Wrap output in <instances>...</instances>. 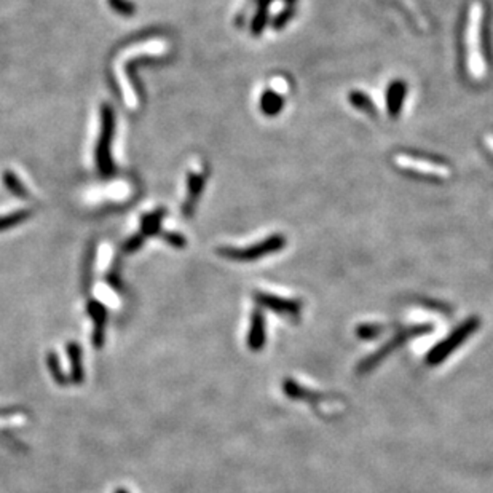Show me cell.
Wrapping results in <instances>:
<instances>
[{"label": "cell", "mask_w": 493, "mask_h": 493, "mask_svg": "<svg viewBox=\"0 0 493 493\" xmlns=\"http://www.w3.org/2000/svg\"><path fill=\"white\" fill-rule=\"evenodd\" d=\"M88 313L93 318L94 322V334H93V344L96 348H101L104 344V327H106V308L103 307V303L91 300L90 305H88Z\"/></svg>", "instance_id": "9c48e42d"}, {"label": "cell", "mask_w": 493, "mask_h": 493, "mask_svg": "<svg viewBox=\"0 0 493 493\" xmlns=\"http://www.w3.org/2000/svg\"><path fill=\"white\" fill-rule=\"evenodd\" d=\"M395 162L400 168L407 169V171H412L416 174L433 176V178H438V179H447L448 176H450V171H448V168L444 166V164L423 160V158H415L410 155H397L395 158Z\"/></svg>", "instance_id": "8992f818"}, {"label": "cell", "mask_w": 493, "mask_h": 493, "mask_svg": "<svg viewBox=\"0 0 493 493\" xmlns=\"http://www.w3.org/2000/svg\"><path fill=\"white\" fill-rule=\"evenodd\" d=\"M264 344H265V318L261 310H256V312L252 313V319H251L248 346L251 350L259 351L262 350Z\"/></svg>", "instance_id": "30bf717a"}, {"label": "cell", "mask_w": 493, "mask_h": 493, "mask_svg": "<svg viewBox=\"0 0 493 493\" xmlns=\"http://www.w3.org/2000/svg\"><path fill=\"white\" fill-rule=\"evenodd\" d=\"M163 214H164L163 210L145 214V216L142 217V222H141V229H142L144 237H154V235H157L158 232H160Z\"/></svg>", "instance_id": "5bb4252c"}, {"label": "cell", "mask_w": 493, "mask_h": 493, "mask_svg": "<svg viewBox=\"0 0 493 493\" xmlns=\"http://www.w3.org/2000/svg\"><path fill=\"white\" fill-rule=\"evenodd\" d=\"M426 332H429V326H415V327L406 329V331H401L395 339H391L388 345H385L382 350H378L377 353H374V355H372L370 358L364 359V361L359 364V372L363 374V372H368L372 368H375V366L380 363V359L387 356L390 351L396 350L397 346H401L404 342H407V340L414 339L416 336H421V334H426Z\"/></svg>", "instance_id": "5b68a950"}, {"label": "cell", "mask_w": 493, "mask_h": 493, "mask_svg": "<svg viewBox=\"0 0 493 493\" xmlns=\"http://www.w3.org/2000/svg\"><path fill=\"white\" fill-rule=\"evenodd\" d=\"M47 363H48L50 372H52V375H53V378L56 380V383L66 385L67 380H66L64 374H62L61 366H60V359H58V356H56V353H50L48 359H47Z\"/></svg>", "instance_id": "ac0fdd59"}, {"label": "cell", "mask_w": 493, "mask_h": 493, "mask_svg": "<svg viewBox=\"0 0 493 493\" xmlns=\"http://www.w3.org/2000/svg\"><path fill=\"white\" fill-rule=\"evenodd\" d=\"M265 18H267V8H265L264 5H261V7H259V11H257L256 18H254V20H252V26H251V30L256 35L261 34L262 29L265 28Z\"/></svg>", "instance_id": "ffe728a7"}, {"label": "cell", "mask_w": 493, "mask_h": 493, "mask_svg": "<svg viewBox=\"0 0 493 493\" xmlns=\"http://www.w3.org/2000/svg\"><path fill=\"white\" fill-rule=\"evenodd\" d=\"M115 493H128V492H126L125 489H118Z\"/></svg>", "instance_id": "603a6c76"}, {"label": "cell", "mask_w": 493, "mask_h": 493, "mask_svg": "<svg viewBox=\"0 0 493 493\" xmlns=\"http://www.w3.org/2000/svg\"><path fill=\"white\" fill-rule=\"evenodd\" d=\"M144 235H142V233H139V235H135V237H131L130 239H128V242H125V244H123V251L125 252H128V254H130V252H135V251H137L139 248H141V246L144 244Z\"/></svg>", "instance_id": "44dd1931"}, {"label": "cell", "mask_w": 493, "mask_h": 493, "mask_svg": "<svg viewBox=\"0 0 493 493\" xmlns=\"http://www.w3.org/2000/svg\"><path fill=\"white\" fill-rule=\"evenodd\" d=\"M109 5L117 11L118 15H123V16L135 15V5L130 4L128 0H109Z\"/></svg>", "instance_id": "d6986e66"}, {"label": "cell", "mask_w": 493, "mask_h": 493, "mask_svg": "<svg viewBox=\"0 0 493 493\" xmlns=\"http://www.w3.org/2000/svg\"><path fill=\"white\" fill-rule=\"evenodd\" d=\"M115 132V115L110 106H101V135L96 145V164L98 171L109 178L115 173V164L112 158V139Z\"/></svg>", "instance_id": "7a4b0ae2"}, {"label": "cell", "mask_w": 493, "mask_h": 493, "mask_svg": "<svg viewBox=\"0 0 493 493\" xmlns=\"http://www.w3.org/2000/svg\"><path fill=\"white\" fill-rule=\"evenodd\" d=\"M404 94H406V86H404L402 81L396 80L390 85L388 96H387V106H388V112H390L391 117H397V113L401 112Z\"/></svg>", "instance_id": "7c38bea8"}, {"label": "cell", "mask_w": 493, "mask_h": 493, "mask_svg": "<svg viewBox=\"0 0 493 493\" xmlns=\"http://www.w3.org/2000/svg\"><path fill=\"white\" fill-rule=\"evenodd\" d=\"M479 326H480V319L477 318V316H471L470 319H466L458 329H455L450 336H448L446 340H442V342H439L431 351L428 353L426 364L438 366L442 361H446V359L450 356V353L457 350L468 337H471L472 334L477 331Z\"/></svg>", "instance_id": "3957f363"}, {"label": "cell", "mask_w": 493, "mask_h": 493, "mask_svg": "<svg viewBox=\"0 0 493 493\" xmlns=\"http://www.w3.org/2000/svg\"><path fill=\"white\" fill-rule=\"evenodd\" d=\"M203 187H205V174L203 173H191L188 174L187 198H186L184 208H182V212H184L186 217L192 216L195 206H197L200 195H201V192H203Z\"/></svg>", "instance_id": "ba28073f"}, {"label": "cell", "mask_w": 493, "mask_h": 493, "mask_svg": "<svg viewBox=\"0 0 493 493\" xmlns=\"http://www.w3.org/2000/svg\"><path fill=\"white\" fill-rule=\"evenodd\" d=\"M163 238H164V242L174 246V248H184V246L187 244L186 238L179 235V233H164Z\"/></svg>", "instance_id": "7402d4cb"}, {"label": "cell", "mask_w": 493, "mask_h": 493, "mask_svg": "<svg viewBox=\"0 0 493 493\" xmlns=\"http://www.w3.org/2000/svg\"><path fill=\"white\" fill-rule=\"evenodd\" d=\"M67 355L71 361V378L72 383L80 385L84 382V366H81V350L75 342L67 344Z\"/></svg>", "instance_id": "8fae6325"}, {"label": "cell", "mask_w": 493, "mask_h": 493, "mask_svg": "<svg viewBox=\"0 0 493 493\" xmlns=\"http://www.w3.org/2000/svg\"><path fill=\"white\" fill-rule=\"evenodd\" d=\"M284 246H286V238L283 235H271L262 239V242H259L257 244L248 246V248H222L219 252L220 256L232 259V261L249 262L273 254L276 251H281Z\"/></svg>", "instance_id": "277c9868"}, {"label": "cell", "mask_w": 493, "mask_h": 493, "mask_svg": "<svg viewBox=\"0 0 493 493\" xmlns=\"http://www.w3.org/2000/svg\"><path fill=\"white\" fill-rule=\"evenodd\" d=\"M256 300L259 305L267 307L270 310H273L275 313L288 316V318H297V316L300 314V303L295 300H289V299H284V297H278L267 293H257Z\"/></svg>", "instance_id": "52a82bcc"}, {"label": "cell", "mask_w": 493, "mask_h": 493, "mask_svg": "<svg viewBox=\"0 0 493 493\" xmlns=\"http://www.w3.org/2000/svg\"><path fill=\"white\" fill-rule=\"evenodd\" d=\"M4 184L8 191L15 195V197L26 198L28 197V188L20 181V178L13 171H5L4 173Z\"/></svg>", "instance_id": "9a60e30c"}, {"label": "cell", "mask_w": 493, "mask_h": 493, "mask_svg": "<svg viewBox=\"0 0 493 493\" xmlns=\"http://www.w3.org/2000/svg\"><path fill=\"white\" fill-rule=\"evenodd\" d=\"M482 21H484V7L480 2H474L468 13L466 24V48H468V69L476 79L485 75L487 66L485 58L480 47V37H482Z\"/></svg>", "instance_id": "6da1fadb"}, {"label": "cell", "mask_w": 493, "mask_h": 493, "mask_svg": "<svg viewBox=\"0 0 493 493\" xmlns=\"http://www.w3.org/2000/svg\"><path fill=\"white\" fill-rule=\"evenodd\" d=\"M30 216V211L28 210H21V211H15L11 214H7V216L0 217V232L8 230L11 227H15L18 224H21Z\"/></svg>", "instance_id": "2e32d148"}, {"label": "cell", "mask_w": 493, "mask_h": 493, "mask_svg": "<svg viewBox=\"0 0 493 493\" xmlns=\"http://www.w3.org/2000/svg\"><path fill=\"white\" fill-rule=\"evenodd\" d=\"M350 103L355 107H358V109H361L363 112L370 113V115H374L375 113V109H374V106H372L370 99L361 91H351L350 93Z\"/></svg>", "instance_id": "e0dca14e"}, {"label": "cell", "mask_w": 493, "mask_h": 493, "mask_svg": "<svg viewBox=\"0 0 493 493\" xmlns=\"http://www.w3.org/2000/svg\"><path fill=\"white\" fill-rule=\"evenodd\" d=\"M283 107V96L276 91H265L261 98V109L267 115H276Z\"/></svg>", "instance_id": "4fadbf2b"}]
</instances>
